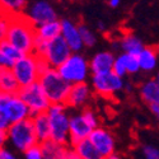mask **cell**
Masks as SVG:
<instances>
[{
	"label": "cell",
	"instance_id": "cell-1",
	"mask_svg": "<svg viewBox=\"0 0 159 159\" xmlns=\"http://www.w3.org/2000/svg\"><path fill=\"white\" fill-rule=\"evenodd\" d=\"M5 39L22 54H32L36 39V25L24 14L13 16Z\"/></svg>",
	"mask_w": 159,
	"mask_h": 159
},
{
	"label": "cell",
	"instance_id": "cell-2",
	"mask_svg": "<svg viewBox=\"0 0 159 159\" xmlns=\"http://www.w3.org/2000/svg\"><path fill=\"white\" fill-rule=\"evenodd\" d=\"M51 126V138L56 143L70 145V115L64 103H51L47 110Z\"/></svg>",
	"mask_w": 159,
	"mask_h": 159
},
{
	"label": "cell",
	"instance_id": "cell-3",
	"mask_svg": "<svg viewBox=\"0 0 159 159\" xmlns=\"http://www.w3.org/2000/svg\"><path fill=\"white\" fill-rule=\"evenodd\" d=\"M7 135L8 143H10L11 147L20 153H23L32 145L39 143L34 131L32 116L10 124V126L7 130Z\"/></svg>",
	"mask_w": 159,
	"mask_h": 159
},
{
	"label": "cell",
	"instance_id": "cell-4",
	"mask_svg": "<svg viewBox=\"0 0 159 159\" xmlns=\"http://www.w3.org/2000/svg\"><path fill=\"white\" fill-rule=\"evenodd\" d=\"M45 93L47 94L51 103H64L68 98L71 84L66 82L59 73L57 68H50L47 71L41 74L38 79Z\"/></svg>",
	"mask_w": 159,
	"mask_h": 159
},
{
	"label": "cell",
	"instance_id": "cell-5",
	"mask_svg": "<svg viewBox=\"0 0 159 159\" xmlns=\"http://www.w3.org/2000/svg\"><path fill=\"white\" fill-rule=\"evenodd\" d=\"M57 70L70 84L82 83L87 80L90 73L89 60H87L79 52H71V55L59 66Z\"/></svg>",
	"mask_w": 159,
	"mask_h": 159
},
{
	"label": "cell",
	"instance_id": "cell-6",
	"mask_svg": "<svg viewBox=\"0 0 159 159\" xmlns=\"http://www.w3.org/2000/svg\"><path fill=\"white\" fill-rule=\"evenodd\" d=\"M18 94L22 97L25 104L28 106L32 116L37 113L47 112V110L51 106V101L48 99L39 82H34L32 84L20 87Z\"/></svg>",
	"mask_w": 159,
	"mask_h": 159
},
{
	"label": "cell",
	"instance_id": "cell-7",
	"mask_svg": "<svg viewBox=\"0 0 159 159\" xmlns=\"http://www.w3.org/2000/svg\"><path fill=\"white\" fill-rule=\"evenodd\" d=\"M92 88L93 92L102 97H112L125 88L122 76L117 75L113 70L92 74Z\"/></svg>",
	"mask_w": 159,
	"mask_h": 159
},
{
	"label": "cell",
	"instance_id": "cell-8",
	"mask_svg": "<svg viewBox=\"0 0 159 159\" xmlns=\"http://www.w3.org/2000/svg\"><path fill=\"white\" fill-rule=\"evenodd\" d=\"M37 59H38V56L36 54H33V52L32 54H24L11 66V69L14 71V75H16L20 87L38 82L41 74L38 71Z\"/></svg>",
	"mask_w": 159,
	"mask_h": 159
},
{
	"label": "cell",
	"instance_id": "cell-9",
	"mask_svg": "<svg viewBox=\"0 0 159 159\" xmlns=\"http://www.w3.org/2000/svg\"><path fill=\"white\" fill-rule=\"evenodd\" d=\"M0 111H3L5 116L9 118L10 124L24 120L27 117H31V111L22 97L16 94L0 93Z\"/></svg>",
	"mask_w": 159,
	"mask_h": 159
},
{
	"label": "cell",
	"instance_id": "cell-10",
	"mask_svg": "<svg viewBox=\"0 0 159 159\" xmlns=\"http://www.w3.org/2000/svg\"><path fill=\"white\" fill-rule=\"evenodd\" d=\"M71 52L73 51H71L70 46L66 43V41L60 34L48 41L43 57L50 64L51 68H59V66L71 55Z\"/></svg>",
	"mask_w": 159,
	"mask_h": 159
},
{
	"label": "cell",
	"instance_id": "cell-11",
	"mask_svg": "<svg viewBox=\"0 0 159 159\" xmlns=\"http://www.w3.org/2000/svg\"><path fill=\"white\" fill-rule=\"evenodd\" d=\"M89 139L99 153L101 159L112 158L116 150V140L110 130L98 126L90 132Z\"/></svg>",
	"mask_w": 159,
	"mask_h": 159
},
{
	"label": "cell",
	"instance_id": "cell-12",
	"mask_svg": "<svg viewBox=\"0 0 159 159\" xmlns=\"http://www.w3.org/2000/svg\"><path fill=\"white\" fill-rule=\"evenodd\" d=\"M92 94H93V88L87 84V82L71 84L65 104L70 108H84L89 103Z\"/></svg>",
	"mask_w": 159,
	"mask_h": 159
},
{
	"label": "cell",
	"instance_id": "cell-13",
	"mask_svg": "<svg viewBox=\"0 0 159 159\" xmlns=\"http://www.w3.org/2000/svg\"><path fill=\"white\" fill-rule=\"evenodd\" d=\"M25 16H27V18L36 25V27L39 24H42V23L57 19V14H56L55 8L48 2H46V0H38V2L33 3Z\"/></svg>",
	"mask_w": 159,
	"mask_h": 159
},
{
	"label": "cell",
	"instance_id": "cell-14",
	"mask_svg": "<svg viewBox=\"0 0 159 159\" xmlns=\"http://www.w3.org/2000/svg\"><path fill=\"white\" fill-rule=\"evenodd\" d=\"M41 144L43 159H78L71 145H64L52 139H47Z\"/></svg>",
	"mask_w": 159,
	"mask_h": 159
},
{
	"label": "cell",
	"instance_id": "cell-15",
	"mask_svg": "<svg viewBox=\"0 0 159 159\" xmlns=\"http://www.w3.org/2000/svg\"><path fill=\"white\" fill-rule=\"evenodd\" d=\"M61 37L66 41L73 52H79L84 47L79 25L70 19L61 20Z\"/></svg>",
	"mask_w": 159,
	"mask_h": 159
},
{
	"label": "cell",
	"instance_id": "cell-16",
	"mask_svg": "<svg viewBox=\"0 0 159 159\" xmlns=\"http://www.w3.org/2000/svg\"><path fill=\"white\" fill-rule=\"evenodd\" d=\"M92 131H93V126L87 121L83 112L70 116V145L89 138Z\"/></svg>",
	"mask_w": 159,
	"mask_h": 159
},
{
	"label": "cell",
	"instance_id": "cell-17",
	"mask_svg": "<svg viewBox=\"0 0 159 159\" xmlns=\"http://www.w3.org/2000/svg\"><path fill=\"white\" fill-rule=\"evenodd\" d=\"M115 55L111 51H99L96 55H93L89 60V68L92 74H98L110 71L113 69V62H115Z\"/></svg>",
	"mask_w": 159,
	"mask_h": 159
},
{
	"label": "cell",
	"instance_id": "cell-18",
	"mask_svg": "<svg viewBox=\"0 0 159 159\" xmlns=\"http://www.w3.org/2000/svg\"><path fill=\"white\" fill-rule=\"evenodd\" d=\"M20 89V85L17 80L11 68L9 66H0V93L16 94Z\"/></svg>",
	"mask_w": 159,
	"mask_h": 159
},
{
	"label": "cell",
	"instance_id": "cell-19",
	"mask_svg": "<svg viewBox=\"0 0 159 159\" xmlns=\"http://www.w3.org/2000/svg\"><path fill=\"white\" fill-rule=\"evenodd\" d=\"M139 64H140V70L145 73H150L157 69L159 64V56L158 51L153 47H144L138 55Z\"/></svg>",
	"mask_w": 159,
	"mask_h": 159
},
{
	"label": "cell",
	"instance_id": "cell-20",
	"mask_svg": "<svg viewBox=\"0 0 159 159\" xmlns=\"http://www.w3.org/2000/svg\"><path fill=\"white\" fill-rule=\"evenodd\" d=\"M32 121H33L34 131H36V135L39 143L51 138V126H50V118H48L47 112L33 115Z\"/></svg>",
	"mask_w": 159,
	"mask_h": 159
},
{
	"label": "cell",
	"instance_id": "cell-21",
	"mask_svg": "<svg viewBox=\"0 0 159 159\" xmlns=\"http://www.w3.org/2000/svg\"><path fill=\"white\" fill-rule=\"evenodd\" d=\"M139 93H140L143 102L147 103L149 107L150 106H158L159 104V87L154 79L144 82L140 85Z\"/></svg>",
	"mask_w": 159,
	"mask_h": 159
},
{
	"label": "cell",
	"instance_id": "cell-22",
	"mask_svg": "<svg viewBox=\"0 0 159 159\" xmlns=\"http://www.w3.org/2000/svg\"><path fill=\"white\" fill-rule=\"evenodd\" d=\"M71 147L75 150L78 159H101L99 153L97 152L96 147L93 145V143L90 141L89 138L76 141Z\"/></svg>",
	"mask_w": 159,
	"mask_h": 159
},
{
	"label": "cell",
	"instance_id": "cell-23",
	"mask_svg": "<svg viewBox=\"0 0 159 159\" xmlns=\"http://www.w3.org/2000/svg\"><path fill=\"white\" fill-rule=\"evenodd\" d=\"M60 34H61V20L57 19L42 23L36 27V36L48 39V41Z\"/></svg>",
	"mask_w": 159,
	"mask_h": 159
},
{
	"label": "cell",
	"instance_id": "cell-24",
	"mask_svg": "<svg viewBox=\"0 0 159 159\" xmlns=\"http://www.w3.org/2000/svg\"><path fill=\"white\" fill-rule=\"evenodd\" d=\"M144 43L143 41L136 37L135 34H125L121 37L120 39V48L126 52V54H131V55H139V52L144 48Z\"/></svg>",
	"mask_w": 159,
	"mask_h": 159
},
{
	"label": "cell",
	"instance_id": "cell-25",
	"mask_svg": "<svg viewBox=\"0 0 159 159\" xmlns=\"http://www.w3.org/2000/svg\"><path fill=\"white\" fill-rule=\"evenodd\" d=\"M27 7V0H0V10L9 16L23 14Z\"/></svg>",
	"mask_w": 159,
	"mask_h": 159
},
{
	"label": "cell",
	"instance_id": "cell-26",
	"mask_svg": "<svg viewBox=\"0 0 159 159\" xmlns=\"http://www.w3.org/2000/svg\"><path fill=\"white\" fill-rule=\"evenodd\" d=\"M79 30H80V34H82V39H83L84 46L92 47V46L96 45L97 37L89 27H87V25H84V24H80L79 25Z\"/></svg>",
	"mask_w": 159,
	"mask_h": 159
},
{
	"label": "cell",
	"instance_id": "cell-27",
	"mask_svg": "<svg viewBox=\"0 0 159 159\" xmlns=\"http://www.w3.org/2000/svg\"><path fill=\"white\" fill-rule=\"evenodd\" d=\"M125 59H126L127 74H138L139 71H141L138 55H131V54H126L125 52Z\"/></svg>",
	"mask_w": 159,
	"mask_h": 159
},
{
	"label": "cell",
	"instance_id": "cell-28",
	"mask_svg": "<svg viewBox=\"0 0 159 159\" xmlns=\"http://www.w3.org/2000/svg\"><path fill=\"white\" fill-rule=\"evenodd\" d=\"M117 75L120 76H125L127 74V69H126V59H125V52H122L121 55H118L115 59L113 62V69H112Z\"/></svg>",
	"mask_w": 159,
	"mask_h": 159
},
{
	"label": "cell",
	"instance_id": "cell-29",
	"mask_svg": "<svg viewBox=\"0 0 159 159\" xmlns=\"http://www.w3.org/2000/svg\"><path fill=\"white\" fill-rule=\"evenodd\" d=\"M10 19H11V16L0 10V41L7 38V33L10 25Z\"/></svg>",
	"mask_w": 159,
	"mask_h": 159
},
{
	"label": "cell",
	"instance_id": "cell-30",
	"mask_svg": "<svg viewBox=\"0 0 159 159\" xmlns=\"http://www.w3.org/2000/svg\"><path fill=\"white\" fill-rule=\"evenodd\" d=\"M23 155L27 159H43V154H42V149H41V144H34L32 147H30L28 149H25L23 152Z\"/></svg>",
	"mask_w": 159,
	"mask_h": 159
},
{
	"label": "cell",
	"instance_id": "cell-31",
	"mask_svg": "<svg viewBox=\"0 0 159 159\" xmlns=\"http://www.w3.org/2000/svg\"><path fill=\"white\" fill-rule=\"evenodd\" d=\"M47 43H48V39H45L42 37L36 36L34 45H33V54H36L37 56H43L46 47H47Z\"/></svg>",
	"mask_w": 159,
	"mask_h": 159
},
{
	"label": "cell",
	"instance_id": "cell-32",
	"mask_svg": "<svg viewBox=\"0 0 159 159\" xmlns=\"http://www.w3.org/2000/svg\"><path fill=\"white\" fill-rule=\"evenodd\" d=\"M143 155L147 159H159V149L153 145H145L143 148Z\"/></svg>",
	"mask_w": 159,
	"mask_h": 159
},
{
	"label": "cell",
	"instance_id": "cell-33",
	"mask_svg": "<svg viewBox=\"0 0 159 159\" xmlns=\"http://www.w3.org/2000/svg\"><path fill=\"white\" fill-rule=\"evenodd\" d=\"M83 115H84V117L87 118V121L93 126V129H96V127H98L99 126V121H98V117H97V115L92 111V110H89V108H84L83 111Z\"/></svg>",
	"mask_w": 159,
	"mask_h": 159
},
{
	"label": "cell",
	"instance_id": "cell-34",
	"mask_svg": "<svg viewBox=\"0 0 159 159\" xmlns=\"http://www.w3.org/2000/svg\"><path fill=\"white\" fill-rule=\"evenodd\" d=\"M0 66H9V68L13 66V61L4 54L2 47H0Z\"/></svg>",
	"mask_w": 159,
	"mask_h": 159
},
{
	"label": "cell",
	"instance_id": "cell-35",
	"mask_svg": "<svg viewBox=\"0 0 159 159\" xmlns=\"http://www.w3.org/2000/svg\"><path fill=\"white\" fill-rule=\"evenodd\" d=\"M9 126H10V121H9V118L5 116V113H4L3 111H0V130L7 131Z\"/></svg>",
	"mask_w": 159,
	"mask_h": 159
},
{
	"label": "cell",
	"instance_id": "cell-36",
	"mask_svg": "<svg viewBox=\"0 0 159 159\" xmlns=\"http://www.w3.org/2000/svg\"><path fill=\"white\" fill-rule=\"evenodd\" d=\"M16 154H13V152L5 147L0 149V159H14Z\"/></svg>",
	"mask_w": 159,
	"mask_h": 159
},
{
	"label": "cell",
	"instance_id": "cell-37",
	"mask_svg": "<svg viewBox=\"0 0 159 159\" xmlns=\"http://www.w3.org/2000/svg\"><path fill=\"white\" fill-rule=\"evenodd\" d=\"M8 143V135H7V131L4 130H0V149L3 147H5V144Z\"/></svg>",
	"mask_w": 159,
	"mask_h": 159
},
{
	"label": "cell",
	"instance_id": "cell-38",
	"mask_svg": "<svg viewBox=\"0 0 159 159\" xmlns=\"http://www.w3.org/2000/svg\"><path fill=\"white\" fill-rule=\"evenodd\" d=\"M120 4H121V0H108V5L111 8H117Z\"/></svg>",
	"mask_w": 159,
	"mask_h": 159
},
{
	"label": "cell",
	"instance_id": "cell-39",
	"mask_svg": "<svg viewBox=\"0 0 159 159\" xmlns=\"http://www.w3.org/2000/svg\"><path fill=\"white\" fill-rule=\"evenodd\" d=\"M150 110H152V112L159 118V104H158V106H150Z\"/></svg>",
	"mask_w": 159,
	"mask_h": 159
},
{
	"label": "cell",
	"instance_id": "cell-40",
	"mask_svg": "<svg viewBox=\"0 0 159 159\" xmlns=\"http://www.w3.org/2000/svg\"><path fill=\"white\" fill-rule=\"evenodd\" d=\"M154 80L157 82V84H158V87H159V71L155 74V78H154Z\"/></svg>",
	"mask_w": 159,
	"mask_h": 159
},
{
	"label": "cell",
	"instance_id": "cell-41",
	"mask_svg": "<svg viewBox=\"0 0 159 159\" xmlns=\"http://www.w3.org/2000/svg\"><path fill=\"white\" fill-rule=\"evenodd\" d=\"M98 28H99V30H101V31H103V30H104V24H103V23H101V22H99V23H98Z\"/></svg>",
	"mask_w": 159,
	"mask_h": 159
}]
</instances>
